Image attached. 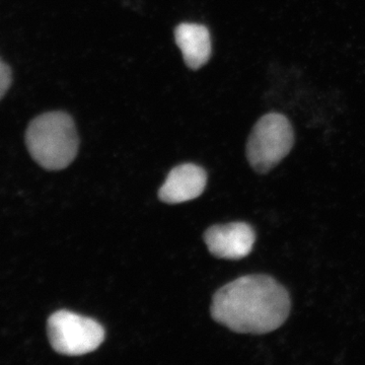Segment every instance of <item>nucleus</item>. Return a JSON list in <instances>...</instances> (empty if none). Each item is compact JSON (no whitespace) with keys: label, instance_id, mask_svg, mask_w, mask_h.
Masks as SVG:
<instances>
[{"label":"nucleus","instance_id":"nucleus-1","mask_svg":"<svg viewBox=\"0 0 365 365\" xmlns=\"http://www.w3.org/2000/svg\"><path fill=\"white\" fill-rule=\"evenodd\" d=\"M292 309L287 288L268 275H247L220 288L213 297L211 316L234 332L262 335L287 321Z\"/></svg>","mask_w":365,"mask_h":365},{"label":"nucleus","instance_id":"nucleus-2","mask_svg":"<svg viewBox=\"0 0 365 365\" xmlns=\"http://www.w3.org/2000/svg\"><path fill=\"white\" fill-rule=\"evenodd\" d=\"M26 143L31 157L41 167L60 170L68 167L78 151V135L76 124L64 112L40 115L29 125Z\"/></svg>","mask_w":365,"mask_h":365},{"label":"nucleus","instance_id":"nucleus-3","mask_svg":"<svg viewBox=\"0 0 365 365\" xmlns=\"http://www.w3.org/2000/svg\"><path fill=\"white\" fill-rule=\"evenodd\" d=\"M294 132L284 115L269 113L257 122L250 134L246 153L257 173L267 174L294 148Z\"/></svg>","mask_w":365,"mask_h":365},{"label":"nucleus","instance_id":"nucleus-4","mask_svg":"<svg viewBox=\"0 0 365 365\" xmlns=\"http://www.w3.org/2000/svg\"><path fill=\"white\" fill-rule=\"evenodd\" d=\"M48 338L53 349L67 356L95 351L105 340V330L95 319L58 311L48 319Z\"/></svg>","mask_w":365,"mask_h":365},{"label":"nucleus","instance_id":"nucleus-5","mask_svg":"<svg viewBox=\"0 0 365 365\" xmlns=\"http://www.w3.org/2000/svg\"><path fill=\"white\" fill-rule=\"evenodd\" d=\"M204 241L213 256L227 260H241L253 250L256 232L246 222H232L209 227Z\"/></svg>","mask_w":365,"mask_h":365},{"label":"nucleus","instance_id":"nucleus-6","mask_svg":"<svg viewBox=\"0 0 365 365\" xmlns=\"http://www.w3.org/2000/svg\"><path fill=\"white\" fill-rule=\"evenodd\" d=\"M207 175L193 163H184L170 170L158 197L163 202L178 204L198 198L205 190Z\"/></svg>","mask_w":365,"mask_h":365},{"label":"nucleus","instance_id":"nucleus-7","mask_svg":"<svg viewBox=\"0 0 365 365\" xmlns=\"http://www.w3.org/2000/svg\"><path fill=\"white\" fill-rule=\"evenodd\" d=\"M175 40L189 68H200L211 56V39L208 29L198 24L184 23L175 30Z\"/></svg>","mask_w":365,"mask_h":365},{"label":"nucleus","instance_id":"nucleus-8","mask_svg":"<svg viewBox=\"0 0 365 365\" xmlns=\"http://www.w3.org/2000/svg\"><path fill=\"white\" fill-rule=\"evenodd\" d=\"M13 74L7 64L0 60V100L6 96L7 91L11 88Z\"/></svg>","mask_w":365,"mask_h":365}]
</instances>
